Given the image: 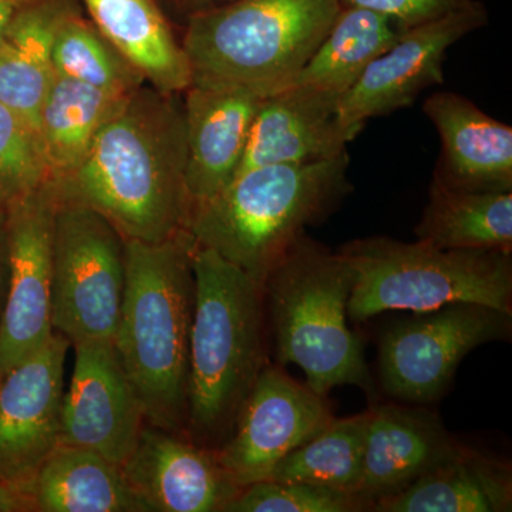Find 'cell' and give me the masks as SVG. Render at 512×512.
Returning <instances> with one entry per match:
<instances>
[{"instance_id":"16","label":"cell","mask_w":512,"mask_h":512,"mask_svg":"<svg viewBox=\"0 0 512 512\" xmlns=\"http://www.w3.org/2000/svg\"><path fill=\"white\" fill-rule=\"evenodd\" d=\"M464 448L436 413L373 404L367 410L365 456L355 495L372 511L377 501L400 493Z\"/></svg>"},{"instance_id":"27","label":"cell","mask_w":512,"mask_h":512,"mask_svg":"<svg viewBox=\"0 0 512 512\" xmlns=\"http://www.w3.org/2000/svg\"><path fill=\"white\" fill-rule=\"evenodd\" d=\"M367 412L333 419L282 458L266 480L320 485L355 495L362 477Z\"/></svg>"},{"instance_id":"10","label":"cell","mask_w":512,"mask_h":512,"mask_svg":"<svg viewBox=\"0 0 512 512\" xmlns=\"http://www.w3.org/2000/svg\"><path fill=\"white\" fill-rule=\"evenodd\" d=\"M59 200L47 178L5 208L8 281L0 312V377L43 348L53 333V245Z\"/></svg>"},{"instance_id":"25","label":"cell","mask_w":512,"mask_h":512,"mask_svg":"<svg viewBox=\"0 0 512 512\" xmlns=\"http://www.w3.org/2000/svg\"><path fill=\"white\" fill-rule=\"evenodd\" d=\"M414 234L439 249L512 252V192L454 190L431 180Z\"/></svg>"},{"instance_id":"1","label":"cell","mask_w":512,"mask_h":512,"mask_svg":"<svg viewBox=\"0 0 512 512\" xmlns=\"http://www.w3.org/2000/svg\"><path fill=\"white\" fill-rule=\"evenodd\" d=\"M180 96L147 83L131 93L83 160L50 178L57 200L99 212L126 241L154 244L187 231L191 198Z\"/></svg>"},{"instance_id":"3","label":"cell","mask_w":512,"mask_h":512,"mask_svg":"<svg viewBox=\"0 0 512 512\" xmlns=\"http://www.w3.org/2000/svg\"><path fill=\"white\" fill-rule=\"evenodd\" d=\"M349 153L308 164H274L239 173L218 194L194 204L187 231L256 284L352 190Z\"/></svg>"},{"instance_id":"31","label":"cell","mask_w":512,"mask_h":512,"mask_svg":"<svg viewBox=\"0 0 512 512\" xmlns=\"http://www.w3.org/2000/svg\"><path fill=\"white\" fill-rule=\"evenodd\" d=\"M342 6H360L399 20L406 28L423 25L463 9L473 0H340Z\"/></svg>"},{"instance_id":"6","label":"cell","mask_w":512,"mask_h":512,"mask_svg":"<svg viewBox=\"0 0 512 512\" xmlns=\"http://www.w3.org/2000/svg\"><path fill=\"white\" fill-rule=\"evenodd\" d=\"M342 8L340 0H232L192 16L181 39L192 84L259 97L291 86Z\"/></svg>"},{"instance_id":"17","label":"cell","mask_w":512,"mask_h":512,"mask_svg":"<svg viewBox=\"0 0 512 512\" xmlns=\"http://www.w3.org/2000/svg\"><path fill=\"white\" fill-rule=\"evenodd\" d=\"M339 104L335 94L305 84L262 97L237 174L264 165L318 163L348 153L350 141L340 126Z\"/></svg>"},{"instance_id":"18","label":"cell","mask_w":512,"mask_h":512,"mask_svg":"<svg viewBox=\"0 0 512 512\" xmlns=\"http://www.w3.org/2000/svg\"><path fill=\"white\" fill-rule=\"evenodd\" d=\"M423 110L441 143L433 181L454 190L512 192L511 126L453 92L431 94Z\"/></svg>"},{"instance_id":"2","label":"cell","mask_w":512,"mask_h":512,"mask_svg":"<svg viewBox=\"0 0 512 512\" xmlns=\"http://www.w3.org/2000/svg\"><path fill=\"white\" fill-rule=\"evenodd\" d=\"M188 231L163 242L126 241V291L114 346L146 423L185 434L195 306Z\"/></svg>"},{"instance_id":"29","label":"cell","mask_w":512,"mask_h":512,"mask_svg":"<svg viewBox=\"0 0 512 512\" xmlns=\"http://www.w3.org/2000/svg\"><path fill=\"white\" fill-rule=\"evenodd\" d=\"M49 178L39 133L0 103V210Z\"/></svg>"},{"instance_id":"20","label":"cell","mask_w":512,"mask_h":512,"mask_svg":"<svg viewBox=\"0 0 512 512\" xmlns=\"http://www.w3.org/2000/svg\"><path fill=\"white\" fill-rule=\"evenodd\" d=\"M90 20L147 84L183 94L192 72L183 43L156 0H83Z\"/></svg>"},{"instance_id":"24","label":"cell","mask_w":512,"mask_h":512,"mask_svg":"<svg viewBox=\"0 0 512 512\" xmlns=\"http://www.w3.org/2000/svg\"><path fill=\"white\" fill-rule=\"evenodd\" d=\"M392 16L360 6H343L309 62L292 84H305L342 99L377 57L406 32Z\"/></svg>"},{"instance_id":"19","label":"cell","mask_w":512,"mask_h":512,"mask_svg":"<svg viewBox=\"0 0 512 512\" xmlns=\"http://www.w3.org/2000/svg\"><path fill=\"white\" fill-rule=\"evenodd\" d=\"M183 110L191 207L210 200L237 174L262 97L241 87L191 84Z\"/></svg>"},{"instance_id":"8","label":"cell","mask_w":512,"mask_h":512,"mask_svg":"<svg viewBox=\"0 0 512 512\" xmlns=\"http://www.w3.org/2000/svg\"><path fill=\"white\" fill-rule=\"evenodd\" d=\"M126 291V239L99 212L59 202L53 245V330L114 340Z\"/></svg>"},{"instance_id":"34","label":"cell","mask_w":512,"mask_h":512,"mask_svg":"<svg viewBox=\"0 0 512 512\" xmlns=\"http://www.w3.org/2000/svg\"><path fill=\"white\" fill-rule=\"evenodd\" d=\"M6 281H8V256H6L5 210H0V312L5 301Z\"/></svg>"},{"instance_id":"15","label":"cell","mask_w":512,"mask_h":512,"mask_svg":"<svg viewBox=\"0 0 512 512\" xmlns=\"http://www.w3.org/2000/svg\"><path fill=\"white\" fill-rule=\"evenodd\" d=\"M121 468L150 512H224L242 488L214 450L147 423Z\"/></svg>"},{"instance_id":"7","label":"cell","mask_w":512,"mask_h":512,"mask_svg":"<svg viewBox=\"0 0 512 512\" xmlns=\"http://www.w3.org/2000/svg\"><path fill=\"white\" fill-rule=\"evenodd\" d=\"M339 252L353 272L348 315L355 322L451 303L512 313V252L439 249L387 237L357 239Z\"/></svg>"},{"instance_id":"12","label":"cell","mask_w":512,"mask_h":512,"mask_svg":"<svg viewBox=\"0 0 512 512\" xmlns=\"http://www.w3.org/2000/svg\"><path fill=\"white\" fill-rule=\"evenodd\" d=\"M69 339L49 342L0 377V484L32 497L40 468L60 446Z\"/></svg>"},{"instance_id":"28","label":"cell","mask_w":512,"mask_h":512,"mask_svg":"<svg viewBox=\"0 0 512 512\" xmlns=\"http://www.w3.org/2000/svg\"><path fill=\"white\" fill-rule=\"evenodd\" d=\"M55 74L103 92L128 96L146 80L107 42L82 8L73 10L57 29L52 49Z\"/></svg>"},{"instance_id":"13","label":"cell","mask_w":512,"mask_h":512,"mask_svg":"<svg viewBox=\"0 0 512 512\" xmlns=\"http://www.w3.org/2000/svg\"><path fill=\"white\" fill-rule=\"evenodd\" d=\"M335 419L325 396L266 363L231 436L215 453L239 487L266 480L276 464Z\"/></svg>"},{"instance_id":"35","label":"cell","mask_w":512,"mask_h":512,"mask_svg":"<svg viewBox=\"0 0 512 512\" xmlns=\"http://www.w3.org/2000/svg\"><path fill=\"white\" fill-rule=\"evenodd\" d=\"M28 2L29 0H0V37L15 18L16 13Z\"/></svg>"},{"instance_id":"14","label":"cell","mask_w":512,"mask_h":512,"mask_svg":"<svg viewBox=\"0 0 512 512\" xmlns=\"http://www.w3.org/2000/svg\"><path fill=\"white\" fill-rule=\"evenodd\" d=\"M74 367L63 394L60 444L86 448L117 464L133 453L146 416L113 340L74 343Z\"/></svg>"},{"instance_id":"22","label":"cell","mask_w":512,"mask_h":512,"mask_svg":"<svg viewBox=\"0 0 512 512\" xmlns=\"http://www.w3.org/2000/svg\"><path fill=\"white\" fill-rule=\"evenodd\" d=\"M512 510L508 464L464 448L392 497L373 504L377 512H507Z\"/></svg>"},{"instance_id":"26","label":"cell","mask_w":512,"mask_h":512,"mask_svg":"<svg viewBox=\"0 0 512 512\" xmlns=\"http://www.w3.org/2000/svg\"><path fill=\"white\" fill-rule=\"evenodd\" d=\"M128 96L103 92L55 74L39 116V137L49 178L69 173L83 160L100 128Z\"/></svg>"},{"instance_id":"32","label":"cell","mask_w":512,"mask_h":512,"mask_svg":"<svg viewBox=\"0 0 512 512\" xmlns=\"http://www.w3.org/2000/svg\"><path fill=\"white\" fill-rule=\"evenodd\" d=\"M168 19L184 23L198 13L218 8L232 0H156Z\"/></svg>"},{"instance_id":"4","label":"cell","mask_w":512,"mask_h":512,"mask_svg":"<svg viewBox=\"0 0 512 512\" xmlns=\"http://www.w3.org/2000/svg\"><path fill=\"white\" fill-rule=\"evenodd\" d=\"M195 306L185 436L217 451L266 365L264 289L212 249L192 254Z\"/></svg>"},{"instance_id":"30","label":"cell","mask_w":512,"mask_h":512,"mask_svg":"<svg viewBox=\"0 0 512 512\" xmlns=\"http://www.w3.org/2000/svg\"><path fill=\"white\" fill-rule=\"evenodd\" d=\"M369 511L356 495L320 485L262 480L245 485L224 512Z\"/></svg>"},{"instance_id":"23","label":"cell","mask_w":512,"mask_h":512,"mask_svg":"<svg viewBox=\"0 0 512 512\" xmlns=\"http://www.w3.org/2000/svg\"><path fill=\"white\" fill-rule=\"evenodd\" d=\"M30 495L36 512H150L120 464L66 444L47 458Z\"/></svg>"},{"instance_id":"9","label":"cell","mask_w":512,"mask_h":512,"mask_svg":"<svg viewBox=\"0 0 512 512\" xmlns=\"http://www.w3.org/2000/svg\"><path fill=\"white\" fill-rule=\"evenodd\" d=\"M512 313L478 303H451L390 326L379 343V377L394 399L429 403L453 382L464 357L511 336Z\"/></svg>"},{"instance_id":"5","label":"cell","mask_w":512,"mask_h":512,"mask_svg":"<svg viewBox=\"0 0 512 512\" xmlns=\"http://www.w3.org/2000/svg\"><path fill=\"white\" fill-rule=\"evenodd\" d=\"M352 286L345 256L303 235L266 276L262 289L276 362L301 367L306 386L320 396L335 387L356 386L375 402L362 339L348 326Z\"/></svg>"},{"instance_id":"11","label":"cell","mask_w":512,"mask_h":512,"mask_svg":"<svg viewBox=\"0 0 512 512\" xmlns=\"http://www.w3.org/2000/svg\"><path fill=\"white\" fill-rule=\"evenodd\" d=\"M487 23V9L473 0L450 15L407 29L340 99V126L349 141L367 121L406 109L424 90L443 83L448 49Z\"/></svg>"},{"instance_id":"21","label":"cell","mask_w":512,"mask_h":512,"mask_svg":"<svg viewBox=\"0 0 512 512\" xmlns=\"http://www.w3.org/2000/svg\"><path fill=\"white\" fill-rule=\"evenodd\" d=\"M79 0H29L0 37V103L39 133V116L55 77L53 42Z\"/></svg>"},{"instance_id":"33","label":"cell","mask_w":512,"mask_h":512,"mask_svg":"<svg viewBox=\"0 0 512 512\" xmlns=\"http://www.w3.org/2000/svg\"><path fill=\"white\" fill-rule=\"evenodd\" d=\"M0 512H36L35 501L15 488L0 484Z\"/></svg>"}]
</instances>
